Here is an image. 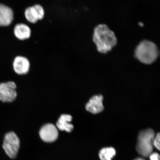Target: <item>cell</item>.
I'll list each match as a JSON object with an SVG mask.
<instances>
[{
    "instance_id": "17",
    "label": "cell",
    "mask_w": 160,
    "mask_h": 160,
    "mask_svg": "<svg viewBox=\"0 0 160 160\" xmlns=\"http://www.w3.org/2000/svg\"><path fill=\"white\" fill-rule=\"evenodd\" d=\"M139 25L141 26H142L143 23H139Z\"/></svg>"
},
{
    "instance_id": "2",
    "label": "cell",
    "mask_w": 160,
    "mask_h": 160,
    "mask_svg": "<svg viewBox=\"0 0 160 160\" xmlns=\"http://www.w3.org/2000/svg\"><path fill=\"white\" fill-rule=\"evenodd\" d=\"M159 55V49L157 45L148 40L141 41L135 49V57L139 61L145 64H151L153 63Z\"/></svg>"
},
{
    "instance_id": "11",
    "label": "cell",
    "mask_w": 160,
    "mask_h": 160,
    "mask_svg": "<svg viewBox=\"0 0 160 160\" xmlns=\"http://www.w3.org/2000/svg\"><path fill=\"white\" fill-rule=\"evenodd\" d=\"M72 117L71 115L63 114L61 116L57 123V128L61 131H65L67 132H71L73 131L74 127L71 122Z\"/></svg>"
},
{
    "instance_id": "3",
    "label": "cell",
    "mask_w": 160,
    "mask_h": 160,
    "mask_svg": "<svg viewBox=\"0 0 160 160\" xmlns=\"http://www.w3.org/2000/svg\"><path fill=\"white\" fill-rule=\"evenodd\" d=\"M155 135V132L150 128L140 132L136 146V149L139 155L143 157H148L151 154L153 151Z\"/></svg>"
},
{
    "instance_id": "4",
    "label": "cell",
    "mask_w": 160,
    "mask_h": 160,
    "mask_svg": "<svg viewBox=\"0 0 160 160\" xmlns=\"http://www.w3.org/2000/svg\"><path fill=\"white\" fill-rule=\"evenodd\" d=\"M20 140L14 132L6 133L4 137L2 147L5 153L11 159L17 157L20 147Z\"/></svg>"
},
{
    "instance_id": "10",
    "label": "cell",
    "mask_w": 160,
    "mask_h": 160,
    "mask_svg": "<svg viewBox=\"0 0 160 160\" xmlns=\"http://www.w3.org/2000/svg\"><path fill=\"white\" fill-rule=\"evenodd\" d=\"M13 68L14 71L18 74H25L29 71V62L27 58L18 56L14 59Z\"/></svg>"
},
{
    "instance_id": "1",
    "label": "cell",
    "mask_w": 160,
    "mask_h": 160,
    "mask_svg": "<svg viewBox=\"0 0 160 160\" xmlns=\"http://www.w3.org/2000/svg\"><path fill=\"white\" fill-rule=\"evenodd\" d=\"M98 51L106 53L117 45L118 41L113 32L105 24H100L95 28L93 37Z\"/></svg>"
},
{
    "instance_id": "9",
    "label": "cell",
    "mask_w": 160,
    "mask_h": 160,
    "mask_svg": "<svg viewBox=\"0 0 160 160\" xmlns=\"http://www.w3.org/2000/svg\"><path fill=\"white\" fill-rule=\"evenodd\" d=\"M14 19L12 9L7 5L0 3V27H8Z\"/></svg>"
},
{
    "instance_id": "6",
    "label": "cell",
    "mask_w": 160,
    "mask_h": 160,
    "mask_svg": "<svg viewBox=\"0 0 160 160\" xmlns=\"http://www.w3.org/2000/svg\"><path fill=\"white\" fill-rule=\"evenodd\" d=\"M39 135L41 139L46 142H52L58 137V132L57 127L52 123L43 125L40 130Z\"/></svg>"
},
{
    "instance_id": "16",
    "label": "cell",
    "mask_w": 160,
    "mask_h": 160,
    "mask_svg": "<svg viewBox=\"0 0 160 160\" xmlns=\"http://www.w3.org/2000/svg\"><path fill=\"white\" fill-rule=\"evenodd\" d=\"M134 160H145L143 158H137L136 159Z\"/></svg>"
},
{
    "instance_id": "13",
    "label": "cell",
    "mask_w": 160,
    "mask_h": 160,
    "mask_svg": "<svg viewBox=\"0 0 160 160\" xmlns=\"http://www.w3.org/2000/svg\"><path fill=\"white\" fill-rule=\"evenodd\" d=\"M116 153L115 150L112 147L103 148L100 151L99 157L101 160H112Z\"/></svg>"
},
{
    "instance_id": "15",
    "label": "cell",
    "mask_w": 160,
    "mask_h": 160,
    "mask_svg": "<svg viewBox=\"0 0 160 160\" xmlns=\"http://www.w3.org/2000/svg\"><path fill=\"white\" fill-rule=\"evenodd\" d=\"M150 160H160V157L157 153H152L150 155Z\"/></svg>"
},
{
    "instance_id": "12",
    "label": "cell",
    "mask_w": 160,
    "mask_h": 160,
    "mask_svg": "<svg viewBox=\"0 0 160 160\" xmlns=\"http://www.w3.org/2000/svg\"><path fill=\"white\" fill-rule=\"evenodd\" d=\"M14 33L17 38L23 40L29 38L31 31L28 26L24 24L20 23L15 26L14 29Z\"/></svg>"
},
{
    "instance_id": "5",
    "label": "cell",
    "mask_w": 160,
    "mask_h": 160,
    "mask_svg": "<svg viewBox=\"0 0 160 160\" xmlns=\"http://www.w3.org/2000/svg\"><path fill=\"white\" fill-rule=\"evenodd\" d=\"M17 85L15 82L9 81L0 83V101L3 103H11L17 96Z\"/></svg>"
},
{
    "instance_id": "14",
    "label": "cell",
    "mask_w": 160,
    "mask_h": 160,
    "mask_svg": "<svg viewBox=\"0 0 160 160\" xmlns=\"http://www.w3.org/2000/svg\"><path fill=\"white\" fill-rule=\"evenodd\" d=\"M160 133H158L155 135L153 141V145L159 151L160 150Z\"/></svg>"
},
{
    "instance_id": "8",
    "label": "cell",
    "mask_w": 160,
    "mask_h": 160,
    "mask_svg": "<svg viewBox=\"0 0 160 160\" xmlns=\"http://www.w3.org/2000/svg\"><path fill=\"white\" fill-rule=\"evenodd\" d=\"M103 100V97L101 95L93 96L86 104V110L93 114L101 113L104 109Z\"/></svg>"
},
{
    "instance_id": "7",
    "label": "cell",
    "mask_w": 160,
    "mask_h": 160,
    "mask_svg": "<svg viewBox=\"0 0 160 160\" xmlns=\"http://www.w3.org/2000/svg\"><path fill=\"white\" fill-rule=\"evenodd\" d=\"M25 16L30 22L35 23L38 20L43 18L44 16V11L41 5H36L26 9Z\"/></svg>"
}]
</instances>
